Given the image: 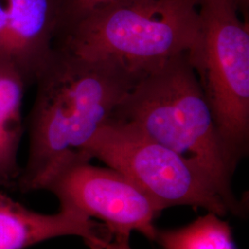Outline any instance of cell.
<instances>
[{"instance_id": "obj_1", "label": "cell", "mask_w": 249, "mask_h": 249, "mask_svg": "<svg viewBox=\"0 0 249 249\" xmlns=\"http://www.w3.org/2000/svg\"><path fill=\"white\" fill-rule=\"evenodd\" d=\"M141 76L114 61L86 59L53 46L35 83L29 156L16 183L18 189H42L54 170L82 154Z\"/></svg>"}, {"instance_id": "obj_4", "label": "cell", "mask_w": 249, "mask_h": 249, "mask_svg": "<svg viewBox=\"0 0 249 249\" xmlns=\"http://www.w3.org/2000/svg\"><path fill=\"white\" fill-rule=\"evenodd\" d=\"M201 29L187 53L214 123L241 159L249 151V32L231 0H198Z\"/></svg>"}, {"instance_id": "obj_5", "label": "cell", "mask_w": 249, "mask_h": 249, "mask_svg": "<svg viewBox=\"0 0 249 249\" xmlns=\"http://www.w3.org/2000/svg\"><path fill=\"white\" fill-rule=\"evenodd\" d=\"M82 154L129 178L161 210L192 206L220 217L233 213L231 205L195 165L127 122L111 119Z\"/></svg>"}, {"instance_id": "obj_7", "label": "cell", "mask_w": 249, "mask_h": 249, "mask_svg": "<svg viewBox=\"0 0 249 249\" xmlns=\"http://www.w3.org/2000/svg\"><path fill=\"white\" fill-rule=\"evenodd\" d=\"M9 10L4 53L27 86L49 61L62 18V0H6Z\"/></svg>"}, {"instance_id": "obj_8", "label": "cell", "mask_w": 249, "mask_h": 249, "mask_svg": "<svg viewBox=\"0 0 249 249\" xmlns=\"http://www.w3.org/2000/svg\"><path fill=\"white\" fill-rule=\"evenodd\" d=\"M63 235L79 236L90 249H104L113 237L105 224L74 211L39 213L0 192V249H26Z\"/></svg>"}, {"instance_id": "obj_9", "label": "cell", "mask_w": 249, "mask_h": 249, "mask_svg": "<svg viewBox=\"0 0 249 249\" xmlns=\"http://www.w3.org/2000/svg\"><path fill=\"white\" fill-rule=\"evenodd\" d=\"M27 85L15 65L0 53V187L17 183L18 150L23 132L21 107Z\"/></svg>"}, {"instance_id": "obj_11", "label": "cell", "mask_w": 249, "mask_h": 249, "mask_svg": "<svg viewBox=\"0 0 249 249\" xmlns=\"http://www.w3.org/2000/svg\"><path fill=\"white\" fill-rule=\"evenodd\" d=\"M124 1L128 0H62V18L59 30L77 18Z\"/></svg>"}, {"instance_id": "obj_13", "label": "cell", "mask_w": 249, "mask_h": 249, "mask_svg": "<svg viewBox=\"0 0 249 249\" xmlns=\"http://www.w3.org/2000/svg\"><path fill=\"white\" fill-rule=\"evenodd\" d=\"M130 235L117 234L105 245L104 249H132L129 244Z\"/></svg>"}, {"instance_id": "obj_10", "label": "cell", "mask_w": 249, "mask_h": 249, "mask_svg": "<svg viewBox=\"0 0 249 249\" xmlns=\"http://www.w3.org/2000/svg\"><path fill=\"white\" fill-rule=\"evenodd\" d=\"M154 242L162 249H236L230 226L211 213L182 228L157 229Z\"/></svg>"}, {"instance_id": "obj_6", "label": "cell", "mask_w": 249, "mask_h": 249, "mask_svg": "<svg viewBox=\"0 0 249 249\" xmlns=\"http://www.w3.org/2000/svg\"><path fill=\"white\" fill-rule=\"evenodd\" d=\"M90 160L75 155L53 171L42 189L54 194L60 208L102 221L112 235L136 231L154 242V221L162 210L123 174Z\"/></svg>"}, {"instance_id": "obj_3", "label": "cell", "mask_w": 249, "mask_h": 249, "mask_svg": "<svg viewBox=\"0 0 249 249\" xmlns=\"http://www.w3.org/2000/svg\"><path fill=\"white\" fill-rule=\"evenodd\" d=\"M198 0H128L63 26L54 47L90 60H111L143 75L187 53L200 36Z\"/></svg>"}, {"instance_id": "obj_2", "label": "cell", "mask_w": 249, "mask_h": 249, "mask_svg": "<svg viewBox=\"0 0 249 249\" xmlns=\"http://www.w3.org/2000/svg\"><path fill=\"white\" fill-rule=\"evenodd\" d=\"M112 119L132 124L176 151L209 178L233 214L246 213L232 193L231 178L239 158L224 142L187 53L144 73Z\"/></svg>"}, {"instance_id": "obj_12", "label": "cell", "mask_w": 249, "mask_h": 249, "mask_svg": "<svg viewBox=\"0 0 249 249\" xmlns=\"http://www.w3.org/2000/svg\"><path fill=\"white\" fill-rule=\"evenodd\" d=\"M9 10L6 0H0V53H4L7 41Z\"/></svg>"}, {"instance_id": "obj_14", "label": "cell", "mask_w": 249, "mask_h": 249, "mask_svg": "<svg viewBox=\"0 0 249 249\" xmlns=\"http://www.w3.org/2000/svg\"><path fill=\"white\" fill-rule=\"evenodd\" d=\"M231 1L235 4V6L237 7L239 12H243L245 15H246V13L248 14L249 0H231Z\"/></svg>"}]
</instances>
